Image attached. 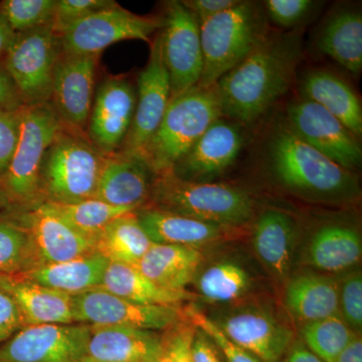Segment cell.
I'll return each mask as SVG.
<instances>
[{
	"instance_id": "cell-36",
	"label": "cell",
	"mask_w": 362,
	"mask_h": 362,
	"mask_svg": "<svg viewBox=\"0 0 362 362\" xmlns=\"http://www.w3.org/2000/svg\"><path fill=\"white\" fill-rule=\"evenodd\" d=\"M356 335L339 314L304 323L302 327L304 344L324 362H334Z\"/></svg>"
},
{
	"instance_id": "cell-46",
	"label": "cell",
	"mask_w": 362,
	"mask_h": 362,
	"mask_svg": "<svg viewBox=\"0 0 362 362\" xmlns=\"http://www.w3.org/2000/svg\"><path fill=\"white\" fill-rule=\"evenodd\" d=\"M25 107L13 78L0 61V111H18Z\"/></svg>"
},
{
	"instance_id": "cell-16",
	"label": "cell",
	"mask_w": 362,
	"mask_h": 362,
	"mask_svg": "<svg viewBox=\"0 0 362 362\" xmlns=\"http://www.w3.org/2000/svg\"><path fill=\"white\" fill-rule=\"evenodd\" d=\"M100 56L59 52L49 104L66 127L86 131L92 109Z\"/></svg>"
},
{
	"instance_id": "cell-49",
	"label": "cell",
	"mask_w": 362,
	"mask_h": 362,
	"mask_svg": "<svg viewBox=\"0 0 362 362\" xmlns=\"http://www.w3.org/2000/svg\"><path fill=\"white\" fill-rule=\"evenodd\" d=\"M283 362H324L307 349L306 345L298 343L288 351Z\"/></svg>"
},
{
	"instance_id": "cell-33",
	"label": "cell",
	"mask_w": 362,
	"mask_h": 362,
	"mask_svg": "<svg viewBox=\"0 0 362 362\" xmlns=\"http://www.w3.org/2000/svg\"><path fill=\"white\" fill-rule=\"evenodd\" d=\"M45 202L66 225L93 243L107 226L119 216L136 213L129 209L110 206L96 199H85L73 204Z\"/></svg>"
},
{
	"instance_id": "cell-41",
	"label": "cell",
	"mask_w": 362,
	"mask_h": 362,
	"mask_svg": "<svg viewBox=\"0 0 362 362\" xmlns=\"http://www.w3.org/2000/svg\"><path fill=\"white\" fill-rule=\"evenodd\" d=\"M195 332L197 327L187 318L164 331L162 347L168 362H194L192 347Z\"/></svg>"
},
{
	"instance_id": "cell-50",
	"label": "cell",
	"mask_w": 362,
	"mask_h": 362,
	"mask_svg": "<svg viewBox=\"0 0 362 362\" xmlns=\"http://www.w3.org/2000/svg\"><path fill=\"white\" fill-rule=\"evenodd\" d=\"M16 33L11 30L4 16L0 14V61L4 59V54L13 42Z\"/></svg>"
},
{
	"instance_id": "cell-53",
	"label": "cell",
	"mask_w": 362,
	"mask_h": 362,
	"mask_svg": "<svg viewBox=\"0 0 362 362\" xmlns=\"http://www.w3.org/2000/svg\"><path fill=\"white\" fill-rule=\"evenodd\" d=\"M82 362H92V361H88V359H84V361H83Z\"/></svg>"
},
{
	"instance_id": "cell-10",
	"label": "cell",
	"mask_w": 362,
	"mask_h": 362,
	"mask_svg": "<svg viewBox=\"0 0 362 362\" xmlns=\"http://www.w3.org/2000/svg\"><path fill=\"white\" fill-rule=\"evenodd\" d=\"M75 323L165 331L185 320L180 306L136 303L101 288L73 296Z\"/></svg>"
},
{
	"instance_id": "cell-4",
	"label": "cell",
	"mask_w": 362,
	"mask_h": 362,
	"mask_svg": "<svg viewBox=\"0 0 362 362\" xmlns=\"http://www.w3.org/2000/svg\"><path fill=\"white\" fill-rule=\"evenodd\" d=\"M108 156L94 146L86 131L62 125L42 161V201L73 204L94 199Z\"/></svg>"
},
{
	"instance_id": "cell-27",
	"label": "cell",
	"mask_w": 362,
	"mask_h": 362,
	"mask_svg": "<svg viewBox=\"0 0 362 362\" xmlns=\"http://www.w3.org/2000/svg\"><path fill=\"white\" fill-rule=\"evenodd\" d=\"M204 263L199 249L154 244L136 268L156 285L175 291H185L194 282Z\"/></svg>"
},
{
	"instance_id": "cell-11",
	"label": "cell",
	"mask_w": 362,
	"mask_h": 362,
	"mask_svg": "<svg viewBox=\"0 0 362 362\" xmlns=\"http://www.w3.org/2000/svg\"><path fill=\"white\" fill-rule=\"evenodd\" d=\"M162 54L170 81V100L199 84L204 68L199 23L182 1H168L162 14Z\"/></svg>"
},
{
	"instance_id": "cell-30",
	"label": "cell",
	"mask_w": 362,
	"mask_h": 362,
	"mask_svg": "<svg viewBox=\"0 0 362 362\" xmlns=\"http://www.w3.org/2000/svg\"><path fill=\"white\" fill-rule=\"evenodd\" d=\"M285 305L297 320L313 322L338 312V281L325 274H299L288 282Z\"/></svg>"
},
{
	"instance_id": "cell-19",
	"label": "cell",
	"mask_w": 362,
	"mask_h": 362,
	"mask_svg": "<svg viewBox=\"0 0 362 362\" xmlns=\"http://www.w3.org/2000/svg\"><path fill=\"white\" fill-rule=\"evenodd\" d=\"M6 211L20 221L30 233L37 268L95 252L94 243L66 225L45 202L26 211Z\"/></svg>"
},
{
	"instance_id": "cell-7",
	"label": "cell",
	"mask_w": 362,
	"mask_h": 362,
	"mask_svg": "<svg viewBox=\"0 0 362 362\" xmlns=\"http://www.w3.org/2000/svg\"><path fill=\"white\" fill-rule=\"evenodd\" d=\"M61 126L49 103L21 109L18 144L0 181V189L8 202L6 211H26L44 202L40 187L42 161Z\"/></svg>"
},
{
	"instance_id": "cell-28",
	"label": "cell",
	"mask_w": 362,
	"mask_h": 362,
	"mask_svg": "<svg viewBox=\"0 0 362 362\" xmlns=\"http://www.w3.org/2000/svg\"><path fill=\"white\" fill-rule=\"evenodd\" d=\"M108 265V259L92 252L69 261L40 266L16 276L73 297L101 287Z\"/></svg>"
},
{
	"instance_id": "cell-25",
	"label": "cell",
	"mask_w": 362,
	"mask_h": 362,
	"mask_svg": "<svg viewBox=\"0 0 362 362\" xmlns=\"http://www.w3.org/2000/svg\"><path fill=\"white\" fill-rule=\"evenodd\" d=\"M300 95L341 121L352 134L362 135V109L356 93L332 71L315 69L306 71L299 84Z\"/></svg>"
},
{
	"instance_id": "cell-23",
	"label": "cell",
	"mask_w": 362,
	"mask_h": 362,
	"mask_svg": "<svg viewBox=\"0 0 362 362\" xmlns=\"http://www.w3.org/2000/svg\"><path fill=\"white\" fill-rule=\"evenodd\" d=\"M90 326L85 359L92 362H151L163 356L160 335L156 331Z\"/></svg>"
},
{
	"instance_id": "cell-26",
	"label": "cell",
	"mask_w": 362,
	"mask_h": 362,
	"mask_svg": "<svg viewBox=\"0 0 362 362\" xmlns=\"http://www.w3.org/2000/svg\"><path fill=\"white\" fill-rule=\"evenodd\" d=\"M0 288L13 297L28 325L75 323L70 295L18 276H0Z\"/></svg>"
},
{
	"instance_id": "cell-32",
	"label": "cell",
	"mask_w": 362,
	"mask_h": 362,
	"mask_svg": "<svg viewBox=\"0 0 362 362\" xmlns=\"http://www.w3.org/2000/svg\"><path fill=\"white\" fill-rule=\"evenodd\" d=\"M154 243L143 230L136 213L119 216L95 240V252L110 263L136 265Z\"/></svg>"
},
{
	"instance_id": "cell-9",
	"label": "cell",
	"mask_w": 362,
	"mask_h": 362,
	"mask_svg": "<svg viewBox=\"0 0 362 362\" xmlns=\"http://www.w3.org/2000/svg\"><path fill=\"white\" fill-rule=\"evenodd\" d=\"M163 25L162 16H138L116 4L59 33V47L63 54L71 56H100L105 49L122 40L151 44L152 35Z\"/></svg>"
},
{
	"instance_id": "cell-48",
	"label": "cell",
	"mask_w": 362,
	"mask_h": 362,
	"mask_svg": "<svg viewBox=\"0 0 362 362\" xmlns=\"http://www.w3.org/2000/svg\"><path fill=\"white\" fill-rule=\"evenodd\" d=\"M334 362H362L361 337L356 335L340 352Z\"/></svg>"
},
{
	"instance_id": "cell-15",
	"label": "cell",
	"mask_w": 362,
	"mask_h": 362,
	"mask_svg": "<svg viewBox=\"0 0 362 362\" xmlns=\"http://www.w3.org/2000/svg\"><path fill=\"white\" fill-rule=\"evenodd\" d=\"M134 118L119 151L139 154L156 133L170 103V81L162 54L160 30L150 44L146 66L138 77Z\"/></svg>"
},
{
	"instance_id": "cell-3",
	"label": "cell",
	"mask_w": 362,
	"mask_h": 362,
	"mask_svg": "<svg viewBox=\"0 0 362 362\" xmlns=\"http://www.w3.org/2000/svg\"><path fill=\"white\" fill-rule=\"evenodd\" d=\"M147 206L235 228L246 225L254 214V201L245 190L223 183L182 180L171 170L156 175Z\"/></svg>"
},
{
	"instance_id": "cell-39",
	"label": "cell",
	"mask_w": 362,
	"mask_h": 362,
	"mask_svg": "<svg viewBox=\"0 0 362 362\" xmlns=\"http://www.w3.org/2000/svg\"><path fill=\"white\" fill-rule=\"evenodd\" d=\"M338 312L350 329L358 334L362 328V275L361 271L346 274L338 282Z\"/></svg>"
},
{
	"instance_id": "cell-29",
	"label": "cell",
	"mask_w": 362,
	"mask_h": 362,
	"mask_svg": "<svg viewBox=\"0 0 362 362\" xmlns=\"http://www.w3.org/2000/svg\"><path fill=\"white\" fill-rule=\"evenodd\" d=\"M317 47L354 75L362 70V14L352 7L333 11L317 35Z\"/></svg>"
},
{
	"instance_id": "cell-14",
	"label": "cell",
	"mask_w": 362,
	"mask_h": 362,
	"mask_svg": "<svg viewBox=\"0 0 362 362\" xmlns=\"http://www.w3.org/2000/svg\"><path fill=\"white\" fill-rule=\"evenodd\" d=\"M136 100L135 85L125 76H110L95 90L86 133L105 156L122 147L134 118Z\"/></svg>"
},
{
	"instance_id": "cell-21",
	"label": "cell",
	"mask_w": 362,
	"mask_h": 362,
	"mask_svg": "<svg viewBox=\"0 0 362 362\" xmlns=\"http://www.w3.org/2000/svg\"><path fill=\"white\" fill-rule=\"evenodd\" d=\"M299 237V226L293 214L283 209H264L252 233V247L259 261L278 281L291 273Z\"/></svg>"
},
{
	"instance_id": "cell-47",
	"label": "cell",
	"mask_w": 362,
	"mask_h": 362,
	"mask_svg": "<svg viewBox=\"0 0 362 362\" xmlns=\"http://www.w3.org/2000/svg\"><path fill=\"white\" fill-rule=\"evenodd\" d=\"M192 350L194 362H223L221 352L216 343L197 328Z\"/></svg>"
},
{
	"instance_id": "cell-22",
	"label": "cell",
	"mask_w": 362,
	"mask_h": 362,
	"mask_svg": "<svg viewBox=\"0 0 362 362\" xmlns=\"http://www.w3.org/2000/svg\"><path fill=\"white\" fill-rule=\"evenodd\" d=\"M361 235L351 221L342 218L324 220L312 233L305 261L308 266L325 273H341L361 261Z\"/></svg>"
},
{
	"instance_id": "cell-42",
	"label": "cell",
	"mask_w": 362,
	"mask_h": 362,
	"mask_svg": "<svg viewBox=\"0 0 362 362\" xmlns=\"http://www.w3.org/2000/svg\"><path fill=\"white\" fill-rule=\"evenodd\" d=\"M311 0H267V16L272 23L285 28H298L314 11Z\"/></svg>"
},
{
	"instance_id": "cell-51",
	"label": "cell",
	"mask_w": 362,
	"mask_h": 362,
	"mask_svg": "<svg viewBox=\"0 0 362 362\" xmlns=\"http://www.w3.org/2000/svg\"><path fill=\"white\" fill-rule=\"evenodd\" d=\"M7 207H8V202H7L6 195L0 189V211H6Z\"/></svg>"
},
{
	"instance_id": "cell-34",
	"label": "cell",
	"mask_w": 362,
	"mask_h": 362,
	"mask_svg": "<svg viewBox=\"0 0 362 362\" xmlns=\"http://www.w3.org/2000/svg\"><path fill=\"white\" fill-rule=\"evenodd\" d=\"M197 290L213 303H228L244 297L252 288L249 272L233 261H221L197 274Z\"/></svg>"
},
{
	"instance_id": "cell-44",
	"label": "cell",
	"mask_w": 362,
	"mask_h": 362,
	"mask_svg": "<svg viewBox=\"0 0 362 362\" xmlns=\"http://www.w3.org/2000/svg\"><path fill=\"white\" fill-rule=\"evenodd\" d=\"M28 326L13 297L0 288V345Z\"/></svg>"
},
{
	"instance_id": "cell-37",
	"label": "cell",
	"mask_w": 362,
	"mask_h": 362,
	"mask_svg": "<svg viewBox=\"0 0 362 362\" xmlns=\"http://www.w3.org/2000/svg\"><path fill=\"white\" fill-rule=\"evenodd\" d=\"M57 0H4L0 14L14 33L52 25Z\"/></svg>"
},
{
	"instance_id": "cell-18",
	"label": "cell",
	"mask_w": 362,
	"mask_h": 362,
	"mask_svg": "<svg viewBox=\"0 0 362 362\" xmlns=\"http://www.w3.org/2000/svg\"><path fill=\"white\" fill-rule=\"evenodd\" d=\"M228 339L262 362H278L289 349L292 330L266 309L247 306L214 321Z\"/></svg>"
},
{
	"instance_id": "cell-43",
	"label": "cell",
	"mask_w": 362,
	"mask_h": 362,
	"mask_svg": "<svg viewBox=\"0 0 362 362\" xmlns=\"http://www.w3.org/2000/svg\"><path fill=\"white\" fill-rule=\"evenodd\" d=\"M21 109L0 111V181L6 175L18 144Z\"/></svg>"
},
{
	"instance_id": "cell-24",
	"label": "cell",
	"mask_w": 362,
	"mask_h": 362,
	"mask_svg": "<svg viewBox=\"0 0 362 362\" xmlns=\"http://www.w3.org/2000/svg\"><path fill=\"white\" fill-rule=\"evenodd\" d=\"M149 239L158 245H175L199 249L226 239L235 228L194 220L156 207L146 206L136 211Z\"/></svg>"
},
{
	"instance_id": "cell-40",
	"label": "cell",
	"mask_w": 362,
	"mask_h": 362,
	"mask_svg": "<svg viewBox=\"0 0 362 362\" xmlns=\"http://www.w3.org/2000/svg\"><path fill=\"white\" fill-rule=\"evenodd\" d=\"M116 4L113 0H57L52 28L59 35L69 26Z\"/></svg>"
},
{
	"instance_id": "cell-35",
	"label": "cell",
	"mask_w": 362,
	"mask_h": 362,
	"mask_svg": "<svg viewBox=\"0 0 362 362\" xmlns=\"http://www.w3.org/2000/svg\"><path fill=\"white\" fill-rule=\"evenodd\" d=\"M37 268L30 233L20 221L0 214V276H16Z\"/></svg>"
},
{
	"instance_id": "cell-38",
	"label": "cell",
	"mask_w": 362,
	"mask_h": 362,
	"mask_svg": "<svg viewBox=\"0 0 362 362\" xmlns=\"http://www.w3.org/2000/svg\"><path fill=\"white\" fill-rule=\"evenodd\" d=\"M185 315L189 322L194 324L197 329L202 330L206 333L207 337L211 338L216 343L218 349H220L221 354L225 357L228 362H262L247 352L243 349L239 345L233 343L232 340L226 337L225 333L221 330L218 324L209 318L206 314L202 313L194 306H189L185 309Z\"/></svg>"
},
{
	"instance_id": "cell-2",
	"label": "cell",
	"mask_w": 362,
	"mask_h": 362,
	"mask_svg": "<svg viewBox=\"0 0 362 362\" xmlns=\"http://www.w3.org/2000/svg\"><path fill=\"white\" fill-rule=\"evenodd\" d=\"M264 158L269 175L286 192L305 201L349 204L361 195L358 176L304 142L286 121L272 128Z\"/></svg>"
},
{
	"instance_id": "cell-5",
	"label": "cell",
	"mask_w": 362,
	"mask_h": 362,
	"mask_svg": "<svg viewBox=\"0 0 362 362\" xmlns=\"http://www.w3.org/2000/svg\"><path fill=\"white\" fill-rule=\"evenodd\" d=\"M221 115L218 88H194L170 100L163 119L138 156L154 175L171 170Z\"/></svg>"
},
{
	"instance_id": "cell-8",
	"label": "cell",
	"mask_w": 362,
	"mask_h": 362,
	"mask_svg": "<svg viewBox=\"0 0 362 362\" xmlns=\"http://www.w3.org/2000/svg\"><path fill=\"white\" fill-rule=\"evenodd\" d=\"M59 52L52 25L14 35L1 62L25 106L49 103Z\"/></svg>"
},
{
	"instance_id": "cell-13",
	"label": "cell",
	"mask_w": 362,
	"mask_h": 362,
	"mask_svg": "<svg viewBox=\"0 0 362 362\" xmlns=\"http://www.w3.org/2000/svg\"><path fill=\"white\" fill-rule=\"evenodd\" d=\"M286 112V123L307 144L347 170L361 168V142L337 117L303 98L290 103Z\"/></svg>"
},
{
	"instance_id": "cell-12",
	"label": "cell",
	"mask_w": 362,
	"mask_h": 362,
	"mask_svg": "<svg viewBox=\"0 0 362 362\" xmlns=\"http://www.w3.org/2000/svg\"><path fill=\"white\" fill-rule=\"evenodd\" d=\"M90 337L88 324L28 325L0 345V362H82Z\"/></svg>"
},
{
	"instance_id": "cell-1",
	"label": "cell",
	"mask_w": 362,
	"mask_h": 362,
	"mask_svg": "<svg viewBox=\"0 0 362 362\" xmlns=\"http://www.w3.org/2000/svg\"><path fill=\"white\" fill-rule=\"evenodd\" d=\"M303 54V33H268L240 65L218 81L221 115L249 125L271 110L287 94Z\"/></svg>"
},
{
	"instance_id": "cell-6",
	"label": "cell",
	"mask_w": 362,
	"mask_h": 362,
	"mask_svg": "<svg viewBox=\"0 0 362 362\" xmlns=\"http://www.w3.org/2000/svg\"><path fill=\"white\" fill-rule=\"evenodd\" d=\"M204 68L199 87L218 84L223 76L240 65L268 35L266 21L252 1L213 16L199 25Z\"/></svg>"
},
{
	"instance_id": "cell-45",
	"label": "cell",
	"mask_w": 362,
	"mask_h": 362,
	"mask_svg": "<svg viewBox=\"0 0 362 362\" xmlns=\"http://www.w3.org/2000/svg\"><path fill=\"white\" fill-rule=\"evenodd\" d=\"M240 0H185V7L194 14L199 25L216 14L237 6Z\"/></svg>"
},
{
	"instance_id": "cell-17",
	"label": "cell",
	"mask_w": 362,
	"mask_h": 362,
	"mask_svg": "<svg viewBox=\"0 0 362 362\" xmlns=\"http://www.w3.org/2000/svg\"><path fill=\"white\" fill-rule=\"evenodd\" d=\"M240 124L221 117L171 169L182 180L209 182L235 163L244 146Z\"/></svg>"
},
{
	"instance_id": "cell-52",
	"label": "cell",
	"mask_w": 362,
	"mask_h": 362,
	"mask_svg": "<svg viewBox=\"0 0 362 362\" xmlns=\"http://www.w3.org/2000/svg\"><path fill=\"white\" fill-rule=\"evenodd\" d=\"M151 362H168V359H166V357L164 356H162L160 358L156 359V361H151Z\"/></svg>"
},
{
	"instance_id": "cell-31",
	"label": "cell",
	"mask_w": 362,
	"mask_h": 362,
	"mask_svg": "<svg viewBox=\"0 0 362 362\" xmlns=\"http://www.w3.org/2000/svg\"><path fill=\"white\" fill-rule=\"evenodd\" d=\"M100 288L136 303L180 306L183 302L194 299V295L187 290L175 291L162 288L145 277L134 265L123 263L109 262Z\"/></svg>"
},
{
	"instance_id": "cell-20",
	"label": "cell",
	"mask_w": 362,
	"mask_h": 362,
	"mask_svg": "<svg viewBox=\"0 0 362 362\" xmlns=\"http://www.w3.org/2000/svg\"><path fill=\"white\" fill-rule=\"evenodd\" d=\"M154 177L141 156L116 152L107 158L94 199L137 211L148 204Z\"/></svg>"
}]
</instances>
